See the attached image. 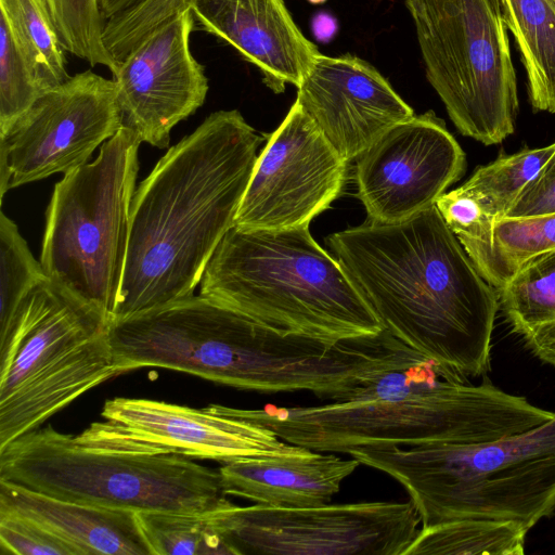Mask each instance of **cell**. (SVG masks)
<instances>
[{"mask_svg":"<svg viewBox=\"0 0 555 555\" xmlns=\"http://www.w3.org/2000/svg\"><path fill=\"white\" fill-rule=\"evenodd\" d=\"M326 243L384 331L466 378L490 371L498 294L436 205L398 222L366 219Z\"/></svg>","mask_w":555,"mask_h":555,"instance_id":"1","label":"cell"},{"mask_svg":"<svg viewBox=\"0 0 555 555\" xmlns=\"http://www.w3.org/2000/svg\"><path fill=\"white\" fill-rule=\"evenodd\" d=\"M263 140L238 111H218L157 162L133 193L113 320L194 295L234 225Z\"/></svg>","mask_w":555,"mask_h":555,"instance_id":"2","label":"cell"},{"mask_svg":"<svg viewBox=\"0 0 555 555\" xmlns=\"http://www.w3.org/2000/svg\"><path fill=\"white\" fill-rule=\"evenodd\" d=\"M209 406L266 427L288 443L346 454L435 443H487L555 416L488 378L472 384L410 347L393 364L324 405Z\"/></svg>","mask_w":555,"mask_h":555,"instance_id":"3","label":"cell"},{"mask_svg":"<svg viewBox=\"0 0 555 555\" xmlns=\"http://www.w3.org/2000/svg\"><path fill=\"white\" fill-rule=\"evenodd\" d=\"M0 479L59 499L134 513L211 516L232 502L218 470L92 423L38 427L0 448Z\"/></svg>","mask_w":555,"mask_h":555,"instance_id":"4","label":"cell"},{"mask_svg":"<svg viewBox=\"0 0 555 555\" xmlns=\"http://www.w3.org/2000/svg\"><path fill=\"white\" fill-rule=\"evenodd\" d=\"M199 284L201 295L285 335L335 344L384 332L338 260L314 241L309 227L233 225Z\"/></svg>","mask_w":555,"mask_h":555,"instance_id":"5","label":"cell"},{"mask_svg":"<svg viewBox=\"0 0 555 555\" xmlns=\"http://www.w3.org/2000/svg\"><path fill=\"white\" fill-rule=\"evenodd\" d=\"M349 455L397 480L421 527L489 519L529 531L555 513V416L487 443L357 450Z\"/></svg>","mask_w":555,"mask_h":555,"instance_id":"6","label":"cell"},{"mask_svg":"<svg viewBox=\"0 0 555 555\" xmlns=\"http://www.w3.org/2000/svg\"><path fill=\"white\" fill-rule=\"evenodd\" d=\"M111 320L48 278L0 327V448L118 375Z\"/></svg>","mask_w":555,"mask_h":555,"instance_id":"7","label":"cell"},{"mask_svg":"<svg viewBox=\"0 0 555 555\" xmlns=\"http://www.w3.org/2000/svg\"><path fill=\"white\" fill-rule=\"evenodd\" d=\"M118 375L146 366L260 392H282L300 363L297 337L203 295L111 322Z\"/></svg>","mask_w":555,"mask_h":555,"instance_id":"8","label":"cell"},{"mask_svg":"<svg viewBox=\"0 0 555 555\" xmlns=\"http://www.w3.org/2000/svg\"><path fill=\"white\" fill-rule=\"evenodd\" d=\"M141 142L124 125L95 160L64 175L47 209L40 255L46 275L111 321L125 271Z\"/></svg>","mask_w":555,"mask_h":555,"instance_id":"9","label":"cell"},{"mask_svg":"<svg viewBox=\"0 0 555 555\" xmlns=\"http://www.w3.org/2000/svg\"><path fill=\"white\" fill-rule=\"evenodd\" d=\"M427 80L465 137L483 145L514 133L516 73L501 0H404Z\"/></svg>","mask_w":555,"mask_h":555,"instance_id":"10","label":"cell"},{"mask_svg":"<svg viewBox=\"0 0 555 555\" xmlns=\"http://www.w3.org/2000/svg\"><path fill=\"white\" fill-rule=\"evenodd\" d=\"M236 554L405 555L420 529L406 502L230 506L209 516Z\"/></svg>","mask_w":555,"mask_h":555,"instance_id":"11","label":"cell"},{"mask_svg":"<svg viewBox=\"0 0 555 555\" xmlns=\"http://www.w3.org/2000/svg\"><path fill=\"white\" fill-rule=\"evenodd\" d=\"M122 126L114 79L91 70L70 76L0 135L1 198L11 189L87 164Z\"/></svg>","mask_w":555,"mask_h":555,"instance_id":"12","label":"cell"},{"mask_svg":"<svg viewBox=\"0 0 555 555\" xmlns=\"http://www.w3.org/2000/svg\"><path fill=\"white\" fill-rule=\"evenodd\" d=\"M347 163L295 101L258 155L234 225L309 227L340 195Z\"/></svg>","mask_w":555,"mask_h":555,"instance_id":"13","label":"cell"},{"mask_svg":"<svg viewBox=\"0 0 555 555\" xmlns=\"http://www.w3.org/2000/svg\"><path fill=\"white\" fill-rule=\"evenodd\" d=\"M358 197L367 219L392 223L434 206L466 169V157L433 111L401 121L356 159Z\"/></svg>","mask_w":555,"mask_h":555,"instance_id":"14","label":"cell"},{"mask_svg":"<svg viewBox=\"0 0 555 555\" xmlns=\"http://www.w3.org/2000/svg\"><path fill=\"white\" fill-rule=\"evenodd\" d=\"M194 22L191 8L165 22L114 75L124 125L158 149L169 145L171 129L204 104L209 89L204 66L190 49Z\"/></svg>","mask_w":555,"mask_h":555,"instance_id":"15","label":"cell"},{"mask_svg":"<svg viewBox=\"0 0 555 555\" xmlns=\"http://www.w3.org/2000/svg\"><path fill=\"white\" fill-rule=\"evenodd\" d=\"M101 416L116 435L189 457L228 463L312 451L282 440L266 427L218 413L208 405L195 409L151 399L116 397L104 402Z\"/></svg>","mask_w":555,"mask_h":555,"instance_id":"16","label":"cell"},{"mask_svg":"<svg viewBox=\"0 0 555 555\" xmlns=\"http://www.w3.org/2000/svg\"><path fill=\"white\" fill-rule=\"evenodd\" d=\"M296 102L346 162L414 116L372 64L351 54L321 53L297 87Z\"/></svg>","mask_w":555,"mask_h":555,"instance_id":"17","label":"cell"},{"mask_svg":"<svg viewBox=\"0 0 555 555\" xmlns=\"http://www.w3.org/2000/svg\"><path fill=\"white\" fill-rule=\"evenodd\" d=\"M203 30L232 46L257 66L275 93L296 88L321 54L294 22L283 0H194Z\"/></svg>","mask_w":555,"mask_h":555,"instance_id":"18","label":"cell"},{"mask_svg":"<svg viewBox=\"0 0 555 555\" xmlns=\"http://www.w3.org/2000/svg\"><path fill=\"white\" fill-rule=\"evenodd\" d=\"M0 512L37 525L77 555H151L131 511L67 501L0 479Z\"/></svg>","mask_w":555,"mask_h":555,"instance_id":"19","label":"cell"},{"mask_svg":"<svg viewBox=\"0 0 555 555\" xmlns=\"http://www.w3.org/2000/svg\"><path fill=\"white\" fill-rule=\"evenodd\" d=\"M360 465L332 452L294 456L245 457L218 472L227 495L274 507H310L331 503L343 481Z\"/></svg>","mask_w":555,"mask_h":555,"instance_id":"20","label":"cell"},{"mask_svg":"<svg viewBox=\"0 0 555 555\" xmlns=\"http://www.w3.org/2000/svg\"><path fill=\"white\" fill-rule=\"evenodd\" d=\"M456 237L481 276L499 289L529 260L555 249V212L485 221Z\"/></svg>","mask_w":555,"mask_h":555,"instance_id":"21","label":"cell"},{"mask_svg":"<svg viewBox=\"0 0 555 555\" xmlns=\"http://www.w3.org/2000/svg\"><path fill=\"white\" fill-rule=\"evenodd\" d=\"M507 29L527 74L534 112L555 113V4L551 0H501Z\"/></svg>","mask_w":555,"mask_h":555,"instance_id":"22","label":"cell"},{"mask_svg":"<svg viewBox=\"0 0 555 555\" xmlns=\"http://www.w3.org/2000/svg\"><path fill=\"white\" fill-rule=\"evenodd\" d=\"M0 12L41 94L65 82L66 50L47 0H0Z\"/></svg>","mask_w":555,"mask_h":555,"instance_id":"23","label":"cell"},{"mask_svg":"<svg viewBox=\"0 0 555 555\" xmlns=\"http://www.w3.org/2000/svg\"><path fill=\"white\" fill-rule=\"evenodd\" d=\"M527 532L512 521H444L421 527L405 555H522Z\"/></svg>","mask_w":555,"mask_h":555,"instance_id":"24","label":"cell"},{"mask_svg":"<svg viewBox=\"0 0 555 555\" xmlns=\"http://www.w3.org/2000/svg\"><path fill=\"white\" fill-rule=\"evenodd\" d=\"M555 153V142L539 149L501 154L476 168L460 192L473 198L488 222L504 218L528 183Z\"/></svg>","mask_w":555,"mask_h":555,"instance_id":"25","label":"cell"},{"mask_svg":"<svg viewBox=\"0 0 555 555\" xmlns=\"http://www.w3.org/2000/svg\"><path fill=\"white\" fill-rule=\"evenodd\" d=\"M499 310L522 338L555 324V249L525 263L495 289Z\"/></svg>","mask_w":555,"mask_h":555,"instance_id":"26","label":"cell"},{"mask_svg":"<svg viewBox=\"0 0 555 555\" xmlns=\"http://www.w3.org/2000/svg\"><path fill=\"white\" fill-rule=\"evenodd\" d=\"M151 555H237L209 516L137 513Z\"/></svg>","mask_w":555,"mask_h":555,"instance_id":"27","label":"cell"},{"mask_svg":"<svg viewBox=\"0 0 555 555\" xmlns=\"http://www.w3.org/2000/svg\"><path fill=\"white\" fill-rule=\"evenodd\" d=\"M64 49L91 66L101 65L116 74L119 63L103 41L100 0H47Z\"/></svg>","mask_w":555,"mask_h":555,"instance_id":"28","label":"cell"},{"mask_svg":"<svg viewBox=\"0 0 555 555\" xmlns=\"http://www.w3.org/2000/svg\"><path fill=\"white\" fill-rule=\"evenodd\" d=\"M40 261L31 255L16 224L0 216V327L12 319L27 294L47 279Z\"/></svg>","mask_w":555,"mask_h":555,"instance_id":"29","label":"cell"},{"mask_svg":"<svg viewBox=\"0 0 555 555\" xmlns=\"http://www.w3.org/2000/svg\"><path fill=\"white\" fill-rule=\"evenodd\" d=\"M194 0H144L104 23L103 41L120 63L154 29L190 9Z\"/></svg>","mask_w":555,"mask_h":555,"instance_id":"30","label":"cell"},{"mask_svg":"<svg viewBox=\"0 0 555 555\" xmlns=\"http://www.w3.org/2000/svg\"><path fill=\"white\" fill-rule=\"evenodd\" d=\"M41 95L11 33L0 18V135Z\"/></svg>","mask_w":555,"mask_h":555,"instance_id":"31","label":"cell"},{"mask_svg":"<svg viewBox=\"0 0 555 555\" xmlns=\"http://www.w3.org/2000/svg\"><path fill=\"white\" fill-rule=\"evenodd\" d=\"M0 544L15 555H77L37 525L8 512H0Z\"/></svg>","mask_w":555,"mask_h":555,"instance_id":"32","label":"cell"},{"mask_svg":"<svg viewBox=\"0 0 555 555\" xmlns=\"http://www.w3.org/2000/svg\"><path fill=\"white\" fill-rule=\"evenodd\" d=\"M555 212V153L520 193L505 217H532Z\"/></svg>","mask_w":555,"mask_h":555,"instance_id":"33","label":"cell"},{"mask_svg":"<svg viewBox=\"0 0 555 555\" xmlns=\"http://www.w3.org/2000/svg\"><path fill=\"white\" fill-rule=\"evenodd\" d=\"M522 339L526 347L540 361L555 365V324L544 327Z\"/></svg>","mask_w":555,"mask_h":555,"instance_id":"34","label":"cell"},{"mask_svg":"<svg viewBox=\"0 0 555 555\" xmlns=\"http://www.w3.org/2000/svg\"><path fill=\"white\" fill-rule=\"evenodd\" d=\"M338 29L337 18L328 12L320 11L311 18V31L318 42H331L337 35Z\"/></svg>","mask_w":555,"mask_h":555,"instance_id":"35","label":"cell"},{"mask_svg":"<svg viewBox=\"0 0 555 555\" xmlns=\"http://www.w3.org/2000/svg\"><path fill=\"white\" fill-rule=\"evenodd\" d=\"M144 0H100V7L103 18L106 21L109 17L120 13Z\"/></svg>","mask_w":555,"mask_h":555,"instance_id":"36","label":"cell"},{"mask_svg":"<svg viewBox=\"0 0 555 555\" xmlns=\"http://www.w3.org/2000/svg\"><path fill=\"white\" fill-rule=\"evenodd\" d=\"M307 1H309V2H310V3H312V4H322V3H324L326 0H307Z\"/></svg>","mask_w":555,"mask_h":555,"instance_id":"37","label":"cell"},{"mask_svg":"<svg viewBox=\"0 0 555 555\" xmlns=\"http://www.w3.org/2000/svg\"><path fill=\"white\" fill-rule=\"evenodd\" d=\"M555 4V0H551Z\"/></svg>","mask_w":555,"mask_h":555,"instance_id":"38","label":"cell"}]
</instances>
